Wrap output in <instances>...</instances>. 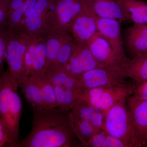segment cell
Here are the masks:
<instances>
[{
	"instance_id": "cell-20",
	"label": "cell",
	"mask_w": 147,
	"mask_h": 147,
	"mask_svg": "<svg viewBox=\"0 0 147 147\" xmlns=\"http://www.w3.org/2000/svg\"><path fill=\"white\" fill-rule=\"evenodd\" d=\"M107 112L84 102L71 110V114L88 122L100 130H105V121Z\"/></svg>"
},
{
	"instance_id": "cell-18",
	"label": "cell",
	"mask_w": 147,
	"mask_h": 147,
	"mask_svg": "<svg viewBox=\"0 0 147 147\" xmlns=\"http://www.w3.org/2000/svg\"><path fill=\"white\" fill-rule=\"evenodd\" d=\"M94 13L99 18L126 21L123 11L116 0H86Z\"/></svg>"
},
{
	"instance_id": "cell-22",
	"label": "cell",
	"mask_w": 147,
	"mask_h": 147,
	"mask_svg": "<svg viewBox=\"0 0 147 147\" xmlns=\"http://www.w3.org/2000/svg\"><path fill=\"white\" fill-rule=\"evenodd\" d=\"M63 34L51 30L43 35L45 38L46 51V70L45 74L51 71L55 66Z\"/></svg>"
},
{
	"instance_id": "cell-25",
	"label": "cell",
	"mask_w": 147,
	"mask_h": 147,
	"mask_svg": "<svg viewBox=\"0 0 147 147\" xmlns=\"http://www.w3.org/2000/svg\"><path fill=\"white\" fill-rule=\"evenodd\" d=\"M26 0H9L7 27L10 31L21 30L23 26V5Z\"/></svg>"
},
{
	"instance_id": "cell-13",
	"label": "cell",
	"mask_w": 147,
	"mask_h": 147,
	"mask_svg": "<svg viewBox=\"0 0 147 147\" xmlns=\"http://www.w3.org/2000/svg\"><path fill=\"white\" fill-rule=\"evenodd\" d=\"M55 0H38L27 17L21 30L30 37L43 36L48 30L50 7Z\"/></svg>"
},
{
	"instance_id": "cell-31",
	"label": "cell",
	"mask_w": 147,
	"mask_h": 147,
	"mask_svg": "<svg viewBox=\"0 0 147 147\" xmlns=\"http://www.w3.org/2000/svg\"><path fill=\"white\" fill-rule=\"evenodd\" d=\"M145 147H147V143L146 145V146H145Z\"/></svg>"
},
{
	"instance_id": "cell-16",
	"label": "cell",
	"mask_w": 147,
	"mask_h": 147,
	"mask_svg": "<svg viewBox=\"0 0 147 147\" xmlns=\"http://www.w3.org/2000/svg\"><path fill=\"white\" fill-rule=\"evenodd\" d=\"M128 108L140 147L147 143V100H139L129 97Z\"/></svg>"
},
{
	"instance_id": "cell-24",
	"label": "cell",
	"mask_w": 147,
	"mask_h": 147,
	"mask_svg": "<svg viewBox=\"0 0 147 147\" xmlns=\"http://www.w3.org/2000/svg\"><path fill=\"white\" fill-rule=\"evenodd\" d=\"M75 42L73 37L69 33L63 34L55 66L53 69L49 72L55 70H65L66 65L72 54Z\"/></svg>"
},
{
	"instance_id": "cell-14",
	"label": "cell",
	"mask_w": 147,
	"mask_h": 147,
	"mask_svg": "<svg viewBox=\"0 0 147 147\" xmlns=\"http://www.w3.org/2000/svg\"><path fill=\"white\" fill-rule=\"evenodd\" d=\"M97 16L90 8L86 0L81 13L72 25L70 33L76 43L86 44L98 32Z\"/></svg>"
},
{
	"instance_id": "cell-21",
	"label": "cell",
	"mask_w": 147,
	"mask_h": 147,
	"mask_svg": "<svg viewBox=\"0 0 147 147\" xmlns=\"http://www.w3.org/2000/svg\"><path fill=\"white\" fill-rule=\"evenodd\" d=\"M120 73L136 83L147 81V56H136L129 59Z\"/></svg>"
},
{
	"instance_id": "cell-7",
	"label": "cell",
	"mask_w": 147,
	"mask_h": 147,
	"mask_svg": "<svg viewBox=\"0 0 147 147\" xmlns=\"http://www.w3.org/2000/svg\"><path fill=\"white\" fill-rule=\"evenodd\" d=\"M86 0H55L50 7L48 30L70 33L72 25L83 9Z\"/></svg>"
},
{
	"instance_id": "cell-9",
	"label": "cell",
	"mask_w": 147,
	"mask_h": 147,
	"mask_svg": "<svg viewBox=\"0 0 147 147\" xmlns=\"http://www.w3.org/2000/svg\"><path fill=\"white\" fill-rule=\"evenodd\" d=\"M46 45L44 36L30 37L25 57L26 77L43 76L46 70Z\"/></svg>"
},
{
	"instance_id": "cell-8",
	"label": "cell",
	"mask_w": 147,
	"mask_h": 147,
	"mask_svg": "<svg viewBox=\"0 0 147 147\" xmlns=\"http://www.w3.org/2000/svg\"><path fill=\"white\" fill-rule=\"evenodd\" d=\"M30 38L28 35L22 30L9 31L5 61L9 71L17 80L18 86L26 78L25 57Z\"/></svg>"
},
{
	"instance_id": "cell-29",
	"label": "cell",
	"mask_w": 147,
	"mask_h": 147,
	"mask_svg": "<svg viewBox=\"0 0 147 147\" xmlns=\"http://www.w3.org/2000/svg\"><path fill=\"white\" fill-rule=\"evenodd\" d=\"M8 1L0 0V27H7V4Z\"/></svg>"
},
{
	"instance_id": "cell-10",
	"label": "cell",
	"mask_w": 147,
	"mask_h": 147,
	"mask_svg": "<svg viewBox=\"0 0 147 147\" xmlns=\"http://www.w3.org/2000/svg\"><path fill=\"white\" fill-rule=\"evenodd\" d=\"M86 45L95 59L104 68L120 73L129 60H123L116 55L109 42L98 32L87 42Z\"/></svg>"
},
{
	"instance_id": "cell-30",
	"label": "cell",
	"mask_w": 147,
	"mask_h": 147,
	"mask_svg": "<svg viewBox=\"0 0 147 147\" xmlns=\"http://www.w3.org/2000/svg\"><path fill=\"white\" fill-rule=\"evenodd\" d=\"M8 133L4 123L0 117V147L7 144Z\"/></svg>"
},
{
	"instance_id": "cell-23",
	"label": "cell",
	"mask_w": 147,
	"mask_h": 147,
	"mask_svg": "<svg viewBox=\"0 0 147 147\" xmlns=\"http://www.w3.org/2000/svg\"><path fill=\"white\" fill-rule=\"evenodd\" d=\"M71 114L74 131L75 136L83 146L86 147L88 142L100 129L95 127L88 122Z\"/></svg>"
},
{
	"instance_id": "cell-32",
	"label": "cell",
	"mask_w": 147,
	"mask_h": 147,
	"mask_svg": "<svg viewBox=\"0 0 147 147\" xmlns=\"http://www.w3.org/2000/svg\"><path fill=\"white\" fill-rule=\"evenodd\" d=\"M144 56H147V55H144Z\"/></svg>"
},
{
	"instance_id": "cell-11",
	"label": "cell",
	"mask_w": 147,
	"mask_h": 147,
	"mask_svg": "<svg viewBox=\"0 0 147 147\" xmlns=\"http://www.w3.org/2000/svg\"><path fill=\"white\" fill-rule=\"evenodd\" d=\"M76 78L84 91L98 87L126 86L131 84L119 72L105 68L94 69Z\"/></svg>"
},
{
	"instance_id": "cell-6",
	"label": "cell",
	"mask_w": 147,
	"mask_h": 147,
	"mask_svg": "<svg viewBox=\"0 0 147 147\" xmlns=\"http://www.w3.org/2000/svg\"><path fill=\"white\" fill-rule=\"evenodd\" d=\"M135 85L111 86L94 88L84 90L82 93L84 102L105 112L114 106L126 102L133 94Z\"/></svg>"
},
{
	"instance_id": "cell-27",
	"label": "cell",
	"mask_w": 147,
	"mask_h": 147,
	"mask_svg": "<svg viewBox=\"0 0 147 147\" xmlns=\"http://www.w3.org/2000/svg\"><path fill=\"white\" fill-rule=\"evenodd\" d=\"M9 31L6 27H0V76L3 70V65L5 60Z\"/></svg>"
},
{
	"instance_id": "cell-5",
	"label": "cell",
	"mask_w": 147,
	"mask_h": 147,
	"mask_svg": "<svg viewBox=\"0 0 147 147\" xmlns=\"http://www.w3.org/2000/svg\"><path fill=\"white\" fill-rule=\"evenodd\" d=\"M18 87L33 110L58 107L54 87L46 76L26 77Z\"/></svg>"
},
{
	"instance_id": "cell-4",
	"label": "cell",
	"mask_w": 147,
	"mask_h": 147,
	"mask_svg": "<svg viewBox=\"0 0 147 147\" xmlns=\"http://www.w3.org/2000/svg\"><path fill=\"white\" fill-rule=\"evenodd\" d=\"M105 130L126 147H140L125 102L117 104L108 110L105 118Z\"/></svg>"
},
{
	"instance_id": "cell-28",
	"label": "cell",
	"mask_w": 147,
	"mask_h": 147,
	"mask_svg": "<svg viewBox=\"0 0 147 147\" xmlns=\"http://www.w3.org/2000/svg\"><path fill=\"white\" fill-rule=\"evenodd\" d=\"M136 84L134 93L129 97L134 100H147V81Z\"/></svg>"
},
{
	"instance_id": "cell-12",
	"label": "cell",
	"mask_w": 147,
	"mask_h": 147,
	"mask_svg": "<svg viewBox=\"0 0 147 147\" xmlns=\"http://www.w3.org/2000/svg\"><path fill=\"white\" fill-rule=\"evenodd\" d=\"M97 68L104 67L95 59L86 44L75 42L65 71L70 76L77 78L87 71Z\"/></svg>"
},
{
	"instance_id": "cell-15",
	"label": "cell",
	"mask_w": 147,
	"mask_h": 147,
	"mask_svg": "<svg viewBox=\"0 0 147 147\" xmlns=\"http://www.w3.org/2000/svg\"><path fill=\"white\" fill-rule=\"evenodd\" d=\"M120 23L115 19L97 17L98 32L109 42L116 55L123 60L127 61L129 59L124 49Z\"/></svg>"
},
{
	"instance_id": "cell-2",
	"label": "cell",
	"mask_w": 147,
	"mask_h": 147,
	"mask_svg": "<svg viewBox=\"0 0 147 147\" xmlns=\"http://www.w3.org/2000/svg\"><path fill=\"white\" fill-rule=\"evenodd\" d=\"M17 80L7 69L0 76V117L7 133L9 146L20 147L19 124L23 111L22 100L18 94Z\"/></svg>"
},
{
	"instance_id": "cell-19",
	"label": "cell",
	"mask_w": 147,
	"mask_h": 147,
	"mask_svg": "<svg viewBox=\"0 0 147 147\" xmlns=\"http://www.w3.org/2000/svg\"><path fill=\"white\" fill-rule=\"evenodd\" d=\"M123 11L126 21L147 24V2L142 0H116Z\"/></svg>"
},
{
	"instance_id": "cell-26",
	"label": "cell",
	"mask_w": 147,
	"mask_h": 147,
	"mask_svg": "<svg viewBox=\"0 0 147 147\" xmlns=\"http://www.w3.org/2000/svg\"><path fill=\"white\" fill-rule=\"evenodd\" d=\"M86 147H126L122 142L111 136L105 130H100L94 135Z\"/></svg>"
},
{
	"instance_id": "cell-17",
	"label": "cell",
	"mask_w": 147,
	"mask_h": 147,
	"mask_svg": "<svg viewBox=\"0 0 147 147\" xmlns=\"http://www.w3.org/2000/svg\"><path fill=\"white\" fill-rule=\"evenodd\" d=\"M125 40L127 49L133 57L147 55V24H134L127 29Z\"/></svg>"
},
{
	"instance_id": "cell-3",
	"label": "cell",
	"mask_w": 147,
	"mask_h": 147,
	"mask_svg": "<svg viewBox=\"0 0 147 147\" xmlns=\"http://www.w3.org/2000/svg\"><path fill=\"white\" fill-rule=\"evenodd\" d=\"M44 75L50 79L54 87L58 108L71 110L84 102L82 98L84 90L77 78L65 70H55Z\"/></svg>"
},
{
	"instance_id": "cell-1",
	"label": "cell",
	"mask_w": 147,
	"mask_h": 147,
	"mask_svg": "<svg viewBox=\"0 0 147 147\" xmlns=\"http://www.w3.org/2000/svg\"><path fill=\"white\" fill-rule=\"evenodd\" d=\"M71 111L58 107L33 110L31 130L20 147L76 146Z\"/></svg>"
}]
</instances>
